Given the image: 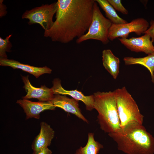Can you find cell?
<instances>
[{
	"label": "cell",
	"mask_w": 154,
	"mask_h": 154,
	"mask_svg": "<svg viewBox=\"0 0 154 154\" xmlns=\"http://www.w3.org/2000/svg\"><path fill=\"white\" fill-rule=\"evenodd\" d=\"M94 0H58L56 19L44 36L52 41L68 43L88 32L91 23Z\"/></svg>",
	"instance_id": "6da1fadb"
},
{
	"label": "cell",
	"mask_w": 154,
	"mask_h": 154,
	"mask_svg": "<svg viewBox=\"0 0 154 154\" xmlns=\"http://www.w3.org/2000/svg\"><path fill=\"white\" fill-rule=\"evenodd\" d=\"M118 149L126 154H153L154 137L143 124H137L108 134Z\"/></svg>",
	"instance_id": "7a4b0ae2"
},
{
	"label": "cell",
	"mask_w": 154,
	"mask_h": 154,
	"mask_svg": "<svg viewBox=\"0 0 154 154\" xmlns=\"http://www.w3.org/2000/svg\"><path fill=\"white\" fill-rule=\"evenodd\" d=\"M94 108L98 113V123L101 129L109 134L121 129L116 95L113 92H97L94 94Z\"/></svg>",
	"instance_id": "3957f363"
},
{
	"label": "cell",
	"mask_w": 154,
	"mask_h": 154,
	"mask_svg": "<svg viewBox=\"0 0 154 154\" xmlns=\"http://www.w3.org/2000/svg\"><path fill=\"white\" fill-rule=\"evenodd\" d=\"M121 129L134 125L143 124V116L125 86L115 90Z\"/></svg>",
	"instance_id": "277c9868"
},
{
	"label": "cell",
	"mask_w": 154,
	"mask_h": 154,
	"mask_svg": "<svg viewBox=\"0 0 154 154\" xmlns=\"http://www.w3.org/2000/svg\"><path fill=\"white\" fill-rule=\"evenodd\" d=\"M112 24L102 13L95 0L92 20L88 30L86 34L77 39L76 43L79 44L87 40L94 39L100 41L104 44H107L109 42L108 31Z\"/></svg>",
	"instance_id": "5b68a950"
},
{
	"label": "cell",
	"mask_w": 154,
	"mask_h": 154,
	"mask_svg": "<svg viewBox=\"0 0 154 154\" xmlns=\"http://www.w3.org/2000/svg\"><path fill=\"white\" fill-rule=\"evenodd\" d=\"M57 3L42 5L40 6L26 10L22 14V19H28L29 25H40L44 31L49 29L53 24V17L58 9Z\"/></svg>",
	"instance_id": "8992f818"
},
{
	"label": "cell",
	"mask_w": 154,
	"mask_h": 154,
	"mask_svg": "<svg viewBox=\"0 0 154 154\" xmlns=\"http://www.w3.org/2000/svg\"><path fill=\"white\" fill-rule=\"evenodd\" d=\"M149 27L147 21L143 18H138L130 22L121 24L112 23L108 33L109 40L112 41L118 37L127 38L129 34L132 32L140 35L144 33Z\"/></svg>",
	"instance_id": "52a82bcc"
},
{
	"label": "cell",
	"mask_w": 154,
	"mask_h": 154,
	"mask_svg": "<svg viewBox=\"0 0 154 154\" xmlns=\"http://www.w3.org/2000/svg\"><path fill=\"white\" fill-rule=\"evenodd\" d=\"M147 34L137 37L127 38H119L120 42L127 48L131 51L135 52H142L148 54L154 53V45Z\"/></svg>",
	"instance_id": "ba28073f"
},
{
	"label": "cell",
	"mask_w": 154,
	"mask_h": 154,
	"mask_svg": "<svg viewBox=\"0 0 154 154\" xmlns=\"http://www.w3.org/2000/svg\"><path fill=\"white\" fill-rule=\"evenodd\" d=\"M21 76L24 84L23 87L27 92L26 95L22 98L23 99L37 98L39 101L46 102L50 101L54 97V94L51 88H49L45 85L40 88L34 87L31 83L28 75Z\"/></svg>",
	"instance_id": "9c48e42d"
},
{
	"label": "cell",
	"mask_w": 154,
	"mask_h": 154,
	"mask_svg": "<svg viewBox=\"0 0 154 154\" xmlns=\"http://www.w3.org/2000/svg\"><path fill=\"white\" fill-rule=\"evenodd\" d=\"M17 103L23 108L27 119L32 118L39 119L41 112L46 110H54L56 108L50 101L33 102L23 99L18 100Z\"/></svg>",
	"instance_id": "30bf717a"
},
{
	"label": "cell",
	"mask_w": 154,
	"mask_h": 154,
	"mask_svg": "<svg viewBox=\"0 0 154 154\" xmlns=\"http://www.w3.org/2000/svg\"><path fill=\"white\" fill-rule=\"evenodd\" d=\"M61 82L60 80L58 78L55 79L53 81V86L51 88L54 94L69 95L76 100L82 101L85 105L87 110L90 111L94 109V95L86 96L77 90H66L62 87Z\"/></svg>",
	"instance_id": "8fae6325"
},
{
	"label": "cell",
	"mask_w": 154,
	"mask_h": 154,
	"mask_svg": "<svg viewBox=\"0 0 154 154\" xmlns=\"http://www.w3.org/2000/svg\"><path fill=\"white\" fill-rule=\"evenodd\" d=\"M50 101L56 107L61 108L65 112L73 114L83 121L88 123V121L81 112L78 100L68 98L64 95L55 94Z\"/></svg>",
	"instance_id": "7c38bea8"
},
{
	"label": "cell",
	"mask_w": 154,
	"mask_h": 154,
	"mask_svg": "<svg viewBox=\"0 0 154 154\" xmlns=\"http://www.w3.org/2000/svg\"><path fill=\"white\" fill-rule=\"evenodd\" d=\"M54 135V131L50 126L45 122H41L39 133L32 145L33 154H37L49 146Z\"/></svg>",
	"instance_id": "4fadbf2b"
},
{
	"label": "cell",
	"mask_w": 154,
	"mask_h": 154,
	"mask_svg": "<svg viewBox=\"0 0 154 154\" xmlns=\"http://www.w3.org/2000/svg\"><path fill=\"white\" fill-rule=\"evenodd\" d=\"M0 65L10 66L14 69H20L34 75L37 78L44 74H50L52 71L51 69L46 66L42 67L33 66L7 58H0Z\"/></svg>",
	"instance_id": "5bb4252c"
},
{
	"label": "cell",
	"mask_w": 154,
	"mask_h": 154,
	"mask_svg": "<svg viewBox=\"0 0 154 154\" xmlns=\"http://www.w3.org/2000/svg\"><path fill=\"white\" fill-rule=\"evenodd\" d=\"M103 66L113 78L117 79L119 73L120 60L110 49L104 50L102 52Z\"/></svg>",
	"instance_id": "9a60e30c"
},
{
	"label": "cell",
	"mask_w": 154,
	"mask_h": 154,
	"mask_svg": "<svg viewBox=\"0 0 154 154\" xmlns=\"http://www.w3.org/2000/svg\"><path fill=\"white\" fill-rule=\"evenodd\" d=\"M123 60L126 65L139 64L145 67L150 72L152 82L154 84V53L143 57H125Z\"/></svg>",
	"instance_id": "2e32d148"
},
{
	"label": "cell",
	"mask_w": 154,
	"mask_h": 154,
	"mask_svg": "<svg viewBox=\"0 0 154 154\" xmlns=\"http://www.w3.org/2000/svg\"><path fill=\"white\" fill-rule=\"evenodd\" d=\"M95 1L104 11L106 17L112 23L121 24L128 23L118 16L108 0H95Z\"/></svg>",
	"instance_id": "e0dca14e"
},
{
	"label": "cell",
	"mask_w": 154,
	"mask_h": 154,
	"mask_svg": "<svg viewBox=\"0 0 154 154\" xmlns=\"http://www.w3.org/2000/svg\"><path fill=\"white\" fill-rule=\"evenodd\" d=\"M103 147L102 144L95 140L94 134L89 133L86 145L84 147L81 146L77 149L74 154H98Z\"/></svg>",
	"instance_id": "ac0fdd59"
},
{
	"label": "cell",
	"mask_w": 154,
	"mask_h": 154,
	"mask_svg": "<svg viewBox=\"0 0 154 154\" xmlns=\"http://www.w3.org/2000/svg\"><path fill=\"white\" fill-rule=\"evenodd\" d=\"M12 36V34L10 35L4 39L0 37V58H7L6 52L11 51L12 45L9 39Z\"/></svg>",
	"instance_id": "d6986e66"
},
{
	"label": "cell",
	"mask_w": 154,
	"mask_h": 154,
	"mask_svg": "<svg viewBox=\"0 0 154 154\" xmlns=\"http://www.w3.org/2000/svg\"><path fill=\"white\" fill-rule=\"evenodd\" d=\"M108 1L115 10L124 15H127L128 14V11L122 5L121 3V0H108Z\"/></svg>",
	"instance_id": "ffe728a7"
},
{
	"label": "cell",
	"mask_w": 154,
	"mask_h": 154,
	"mask_svg": "<svg viewBox=\"0 0 154 154\" xmlns=\"http://www.w3.org/2000/svg\"><path fill=\"white\" fill-rule=\"evenodd\" d=\"M144 33L148 35L150 37L152 42H154V19L151 21L150 26Z\"/></svg>",
	"instance_id": "44dd1931"
},
{
	"label": "cell",
	"mask_w": 154,
	"mask_h": 154,
	"mask_svg": "<svg viewBox=\"0 0 154 154\" xmlns=\"http://www.w3.org/2000/svg\"><path fill=\"white\" fill-rule=\"evenodd\" d=\"M3 0H0V17L2 18L5 16L7 13V7L3 3Z\"/></svg>",
	"instance_id": "7402d4cb"
},
{
	"label": "cell",
	"mask_w": 154,
	"mask_h": 154,
	"mask_svg": "<svg viewBox=\"0 0 154 154\" xmlns=\"http://www.w3.org/2000/svg\"><path fill=\"white\" fill-rule=\"evenodd\" d=\"M52 152L48 147L45 148L37 154H52Z\"/></svg>",
	"instance_id": "603a6c76"
}]
</instances>
